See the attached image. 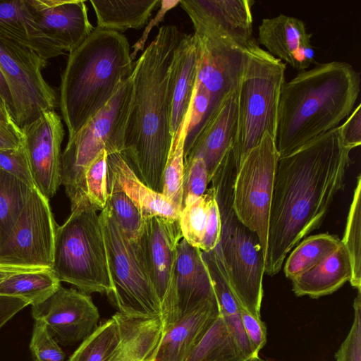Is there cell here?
<instances>
[{
	"mask_svg": "<svg viewBox=\"0 0 361 361\" xmlns=\"http://www.w3.org/2000/svg\"><path fill=\"white\" fill-rule=\"evenodd\" d=\"M200 49L194 35L183 34L169 68L171 126L175 137L190 107L197 78Z\"/></svg>",
	"mask_w": 361,
	"mask_h": 361,
	"instance_id": "603a6c76",
	"label": "cell"
},
{
	"mask_svg": "<svg viewBox=\"0 0 361 361\" xmlns=\"http://www.w3.org/2000/svg\"><path fill=\"white\" fill-rule=\"evenodd\" d=\"M219 314L216 298L178 319L163 334L153 361H185Z\"/></svg>",
	"mask_w": 361,
	"mask_h": 361,
	"instance_id": "7402d4cb",
	"label": "cell"
},
{
	"mask_svg": "<svg viewBox=\"0 0 361 361\" xmlns=\"http://www.w3.org/2000/svg\"><path fill=\"white\" fill-rule=\"evenodd\" d=\"M221 314L185 361H246Z\"/></svg>",
	"mask_w": 361,
	"mask_h": 361,
	"instance_id": "4dcf8cb0",
	"label": "cell"
},
{
	"mask_svg": "<svg viewBox=\"0 0 361 361\" xmlns=\"http://www.w3.org/2000/svg\"><path fill=\"white\" fill-rule=\"evenodd\" d=\"M1 240H2V237H1V228H0V245H1Z\"/></svg>",
	"mask_w": 361,
	"mask_h": 361,
	"instance_id": "11a10c76",
	"label": "cell"
},
{
	"mask_svg": "<svg viewBox=\"0 0 361 361\" xmlns=\"http://www.w3.org/2000/svg\"><path fill=\"white\" fill-rule=\"evenodd\" d=\"M279 158L274 138L266 133L260 142L240 162L233 186L235 213L244 225L257 235L264 262Z\"/></svg>",
	"mask_w": 361,
	"mask_h": 361,
	"instance_id": "30bf717a",
	"label": "cell"
},
{
	"mask_svg": "<svg viewBox=\"0 0 361 361\" xmlns=\"http://www.w3.org/2000/svg\"><path fill=\"white\" fill-rule=\"evenodd\" d=\"M238 168L232 147L210 181L221 221L219 240L213 250L241 307L260 318L264 257L257 235L240 221L233 209V186Z\"/></svg>",
	"mask_w": 361,
	"mask_h": 361,
	"instance_id": "5b68a950",
	"label": "cell"
},
{
	"mask_svg": "<svg viewBox=\"0 0 361 361\" xmlns=\"http://www.w3.org/2000/svg\"><path fill=\"white\" fill-rule=\"evenodd\" d=\"M350 149L340 126L278 159L264 273L281 269L291 250L322 224L344 185Z\"/></svg>",
	"mask_w": 361,
	"mask_h": 361,
	"instance_id": "6da1fadb",
	"label": "cell"
},
{
	"mask_svg": "<svg viewBox=\"0 0 361 361\" xmlns=\"http://www.w3.org/2000/svg\"><path fill=\"white\" fill-rule=\"evenodd\" d=\"M97 17V27L119 33L141 29L160 0H104L90 1Z\"/></svg>",
	"mask_w": 361,
	"mask_h": 361,
	"instance_id": "83f0119b",
	"label": "cell"
},
{
	"mask_svg": "<svg viewBox=\"0 0 361 361\" xmlns=\"http://www.w3.org/2000/svg\"><path fill=\"white\" fill-rule=\"evenodd\" d=\"M32 315L63 345L84 341L98 326L99 319V310L89 294L61 286L47 300L32 306Z\"/></svg>",
	"mask_w": 361,
	"mask_h": 361,
	"instance_id": "5bb4252c",
	"label": "cell"
},
{
	"mask_svg": "<svg viewBox=\"0 0 361 361\" xmlns=\"http://www.w3.org/2000/svg\"><path fill=\"white\" fill-rule=\"evenodd\" d=\"M23 143V130L15 123L0 119V151L18 147Z\"/></svg>",
	"mask_w": 361,
	"mask_h": 361,
	"instance_id": "c3c4849f",
	"label": "cell"
},
{
	"mask_svg": "<svg viewBox=\"0 0 361 361\" xmlns=\"http://www.w3.org/2000/svg\"><path fill=\"white\" fill-rule=\"evenodd\" d=\"M212 188V187H211ZM209 201L208 214L204 237L200 250L203 252L213 250L217 245L221 231V221L219 208L215 200L213 188Z\"/></svg>",
	"mask_w": 361,
	"mask_h": 361,
	"instance_id": "f6af8a7d",
	"label": "cell"
},
{
	"mask_svg": "<svg viewBox=\"0 0 361 361\" xmlns=\"http://www.w3.org/2000/svg\"><path fill=\"white\" fill-rule=\"evenodd\" d=\"M202 255L212 281L220 314L245 357L250 359L256 357L242 324L240 319L242 307L231 290L214 250L202 251Z\"/></svg>",
	"mask_w": 361,
	"mask_h": 361,
	"instance_id": "f1b7e54d",
	"label": "cell"
},
{
	"mask_svg": "<svg viewBox=\"0 0 361 361\" xmlns=\"http://www.w3.org/2000/svg\"><path fill=\"white\" fill-rule=\"evenodd\" d=\"M28 1L44 32L65 51L77 48L94 28L84 1Z\"/></svg>",
	"mask_w": 361,
	"mask_h": 361,
	"instance_id": "d6986e66",
	"label": "cell"
},
{
	"mask_svg": "<svg viewBox=\"0 0 361 361\" xmlns=\"http://www.w3.org/2000/svg\"><path fill=\"white\" fill-rule=\"evenodd\" d=\"M30 303L21 298L0 295V329Z\"/></svg>",
	"mask_w": 361,
	"mask_h": 361,
	"instance_id": "681fc988",
	"label": "cell"
},
{
	"mask_svg": "<svg viewBox=\"0 0 361 361\" xmlns=\"http://www.w3.org/2000/svg\"><path fill=\"white\" fill-rule=\"evenodd\" d=\"M360 91V73L343 61L317 64L285 82L274 137L279 157L339 126Z\"/></svg>",
	"mask_w": 361,
	"mask_h": 361,
	"instance_id": "3957f363",
	"label": "cell"
},
{
	"mask_svg": "<svg viewBox=\"0 0 361 361\" xmlns=\"http://www.w3.org/2000/svg\"><path fill=\"white\" fill-rule=\"evenodd\" d=\"M119 331V344L109 361H153L163 335L160 317H112Z\"/></svg>",
	"mask_w": 361,
	"mask_h": 361,
	"instance_id": "484cf974",
	"label": "cell"
},
{
	"mask_svg": "<svg viewBox=\"0 0 361 361\" xmlns=\"http://www.w3.org/2000/svg\"><path fill=\"white\" fill-rule=\"evenodd\" d=\"M350 259L353 287L361 289V176L357 178V184L348 214L343 237L341 240Z\"/></svg>",
	"mask_w": 361,
	"mask_h": 361,
	"instance_id": "d590c367",
	"label": "cell"
},
{
	"mask_svg": "<svg viewBox=\"0 0 361 361\" xmlns=\"http://www.w3.org/2000/svg\"><path fill=\"white\" fill-rule=\"evenodd\" d=\"M131 77L98 114L68 139L61 154V184L71 201V208L87 197L85 171L99 152L104 149L108 154L123 150L132 97Z\"/></svg>",
	"mask_w": 361,
	"mask_h": 361,
	"instance_id": "ba28073f",
	"label": "cell"
},
{
	"mask_svg": "<svg viewBox=\"0 0 361 361\" xmlns=\"http://www.w3.org/2000/svg\"><path fill=\"white\" fill-rule=\"evenodd\" d=\"M351 328L336 353V361H361V289L354 300Z\"/></svg>",
	"mask_w": 361,
	"mask_h": 361,
	"instance_id": "b9f144b4",
	"label": "cell"
},
{
	"mask_svg": "<svg viewBox=\"0 0 361 361\" xmlns=\"http://www.w3.org/2000/svg\"><path fill=\"white\" fill-rule=\"evenodd\" d=\"M31 190L22 180L0 169V228L2 240L21 213Z\"/></svg>",
	"mask_w": 361,
	"mask_h": 361,
	"instance_id": "e575fe53",
	"label": "cell"
},
{
	"mask_svg": "<svg viewBox=\"0 0 361 361\" xmlns=\"http://www.w3.org/2000/svg\"><path fill=\"white\" fill-rule=\"evenodd\" d=\"M190 111V105L173 140L163 175L162 194L180 211V212L182 209L184 147L187 135Z\"/></svg>",
	"mask_w": 361,
	"mask_h": 361,
	"instance_id": "d6a6232c",
	"label": "cell"
},
{
	"mask_svg": "<svg viewBox=\"0 0 361 361\" xmlns=\"http://www.w3.org/2000/svg\"><path fill=\"white\" fill-rule=\"evenodd\" d=\"M107 187L123 192L135 204L144 219L158 216L179 219L180 211L162 194L144 184L121 153L107 154Z\"/></svg>",
	"mask_w": 361,
	"mask_h": 361,
	"instance_id": "cb8c5ba5",
	"label": "cell"
},
{
	"mask_svg": "<svg viewBox=\"0 0 361 361\" xmlns=\"http://www.w3.org/2000/svg\"><path fill=\"white\" fill-rule=\"evenodd\" d=\"M0 119L7 121V122H13V121L11 118V116H10L8 111H7L6 106L0 97ZM14 123V122H13Z\"/></svg>",
	"mask_w": 361,
	"mask_h": 361,
	"instance_id": "f5cc1de1",
	"label": "cell"
},
{
	"mask_svg": "<svg viewBox=\"0 0 361 361\" xmlns=\"http://www.w3.org/2000/svg\"><path fill=\"white\" fill-rule=\"evenodd\" d=\"M341 240L329 233L310 235L300 241L286 259L283 271L292 279L326 258L340 245Z\"/></svg>",
	"mask_w": 361,
	"mask_h": 361,
	"instance_id": "1f68e13d",
	"label": "cell"
},
{
	"mask_svg": "<svg viewBox=\"0 0 361 361\" xmlns=\"http://www.w3.org/2000/svg\"><path fill=\"white\" fill-rule=\"evenodd\" d=\"M119 341L118 324L111 317L81 342L68 361H109Z\"/></svg>",
	"mask_w": 361,
	"mask_h": 361,
	"instance_id": "836d02e7",
	"label": "cell"
},
{
	"mask_svg": "<svg viewBox=\"0 0 361 361\" xmlns=\"http://www.w3.org/2000/svg\"><path fill=\"white\" fill-rule=\"evenodd\" d=\"M183 238L179 219L158 216L145 219L135 245L161 305L163 329L172 309L177 248Z\"/></svg>",
	"mask_w": 361,
	"mask_h": 361,
	"instance_id": "4fadbf2b",
	"label": "cell"
},
{
	"mask_svg": "<svg viewBox=\"0 0 361 361\" xmlns=\"http://www.w3.org/2000/svg\"><path fill=\"white\" fill-rule=\"evenodd\" d=\"M107 189L106 205L112 216L128 240L136 245L143 228L144 217L123 192L112 187Z\"/></svg>",
	"mask_w": 361,
	"mask_h": 361,
	"instance_id": "8d00e7d4",
	"label": "cell"
},
{
	"mask_svg": "<svg viewBox=\"0 0 361 361\" xmlns=\"http://www.w3.org/2000/svg\"><path fill=\"white\" fill-rule=\"evenodd\" d=\"M242 324L255 356L267 342V329L261 318H257L243 307L240 309Z\"/></svg>",
	"mask_w": 361,
	"mask_h": 361,
	"instance_id": "ee69618b",
	"label": "cell"
},
{
	"mask_svg": "<svg viewBox=\"0 0 361 361\" xmlns=\"http://www.w3.org/2000/svg\"><path fill=\"white\" fill-rule=\"evenodd\" d=\"M134 67L127 38L97 27L69 52L59 89L68 139L106 106L132 76Z\"/></svg>",
	"mask_w": 361,
	"mask_h": 361,
	"instance_id": "277c9868",
	"label": "cell"
},
{
	"mask_svg": "<svg viewBox=\"0 0 361 361\" xmlns=\"http://www.w3.org/2000/svg\"><path fill=\"white\" fill-rule=\"evenodd\" d=\"M212 188L195 200L185 204L179 216L180 230L184 238L191 245L200 249L204 234Z\"/></svg>",
	"mask_w": 361,
	"mask_h": 361,
	"instance_id": "74e56055",
	"label": "cell"
},
{
	"mask_svg": "<svg viewBox=\"0 0 361 361\" xmlns=\"http://www.w3.org/2000/svg\"><path fill=\"white\" fill-rule=\"evenodd\" d=\"M286 63L261 48L255 39L245 49L237 90L238 123L233 149L238 166L266 133L275 137Z\"/></svg>",
	"mask_w": 361,
	"mask_h": 361,
	"instance_id": "52a82bcc",
	"label": "cell"
},
{
	"mask_svg": "<svg viewBox=\"0 0 361 361\" xmlns=\"http://www.w3.org/2000/svg\"><path fill=\"white\" fill-rule=\"evenodd\" d=\"M0 169L18 178L31 189L35 188L23 143L18 147L0 151Z\"/></svg>",
	"mask_w": 361,
	"mask_h": 361,
	"instance_id": "7bdbcfd3",
	"label": "cell"
},
{
	"mask_svg": "<svg viewBox=\"0 0 361 361\" xmlns=\"http://www.w3.org/2000/svg\"><path fill=\"white\" fill-rule=\"evenodd\" d=\"M341 136L344 145L350 149L361 144V105L359 104L340 126Z\"/></svg>",
	"mask_w": 361,
	"mask_h": 361,
	"instance_id": "bcb514c9",
	"label": "cell"
},
{
	"mask_svg": "<svg viewBox=\"0 0 361 361\" xmlns=\"http://www.w3.org/2000/svg\"><path fill=\"white\" fill-rule=\"evenodd\" d=\"M0 35L30 48L47 60L66 52L44 32L28 0L0 1Z\"/></svg>",
	"mask_w": 361,
	"mask_h": 361,
	"instance_id": "d4e9b609",
	"label": "cell"
},
{
	"mask_svg": "<svg viewBox=\"0 0 361 361\" xmlns=\"http://www.w3.org/2000/svg\"><path fill=\"white\" fill-rule=\"evenodd\" d=\"M47 64L34 50L0 35V68L12 94L13 121L21 130L56 106V92L42 75Z\"/></svg>",
	"mask_w": 361,
	"mask_h": 361,
	"instance_id": "8fae6325",
	"label": "cell"
},
{
	"mask_svg": "<svg viewBox=\"0 0 361 361\" xmlns=\"http://www.w3.org/2000/svg\"><path fill=\"white\" fill-rule=\"evenodd\" d=\"M99 216L113 287L108 297L122 314L161 317L159 300L135 245L122 231L106 204Z\"/></svg>",
	"mask_w": 361,
	"mask_h": 361,
	"instance_id": "9c48e42d",
	"label": "cell"
},
{
	"mask_svg": "<svg viewBox=\"0 0 361 361\" xmlns=\"http://www.w3.org/2000/svg\"><path fill=\"white\" fill-rule=\"evenodd\" d=\"M107 152L102 150L85 171L87 197L98 210L103 209L108 200Z\"/></svg>",
	"mask_w": 361,
	"mask_h": 361,
	"instance_id": "f35d334b",
	"label": "cell"
},
{
	"mask_svg": "<svg viewBox=\"0 0 361 361\" xmlns=\"http://www.w3.org/2000/svg\"><path fill=\"white\" fill-rule=\"evenodd\" d=\"M237 90L226 97L184 152V161L195 157L203 159L209 181L233 145L238 123Z\"/></svg>",
	"mask_w": 361,
	"mask_h": 361,
	"instance_id": "44dd1931",
	"label": "cell"
},
{
	"mask_svg": "<svg viewBox=\"0 0 361 361\" xmlns=\"http://www.w3.org/2000/svg\"><path fill=\"white\" fill-rule=\"evenodd\" d=\"M179 4L180 0L161 1V6L156 16L148 23V25L145 27L141 37L133 46V51L130 54V57L133 61L135 59L138 51H142L144 49L145 42L152 27L154 26H157L161 22H162L166 13Z\"/></svg>",
	"mask_w": 361,
	"mask_h": 361,
	"instance_id": "7dc6e473",
	"label": "cell"
},
{
	"mask_svg": "<svg viewBox=\"0 0 361 361\" xmlns=\"http://www.w3.org/2000/svg\"><path fill=\"white\" fill-rule=\"evenodd\" d=\"M209 183L207 169L202 159L195 157L185 160L182 181V208L202 196Z\"/></svg>",
	"mask_w": 361,
	"mask_h": 361,
	"instance_id": "ab89813d",
	"label": "cell"
},
{
	"mask_svg": "<svg viewBox=\"0 0 361 361\" xmlns=\"http://www.w3.org/2000/svg\"><path fill=\"white\" fill-rule=\"evenodd\" d=\"M214 298L212 281L202 250L182 238L177 248L172 309L163 334L192 309Z\"/></svg>",
	"mask_w": 361,
	"mask_h": 361,
	"instance_id": "ac0fdd59",
	"label": "cell"
},
{
	"mask_svg": "<svg viewBox=\"0 0 361 361\" xmlns=\"http://www.w3.org/2000/svg\"><path fill=\"white\" fill-rule=\"evenodd\" d=\"M0 97L4 102L12 120L14 117V104L10 87L4 74L0 68ZM14 122V121H13Z\"/></svg>",
	"mask_w": 361,
	"mask_h": 361,
	"instance_id": "f907efd6",
	"label": "cell"
},
{
	"mask_svg": "<svg viewBox=\"0 0 361 361\" xmlns=\"http://www.w3.org/2000/svg\"><path fill=\"white\" fill-rule=\"evenodd\" d=\"M311 37L302 20L284 14L262 19L258 27L267 51L300 72L316 63Z\"/></svg>",
	"mask_w": 361,
	"mask_h": 361,
	"instance_id": "ffe728a7",
	"label": "cell"
},
{
	"mask_svg": "<svg viewBox=\"0 0 361 361\" xmlns=\"http://www.w3.org/2000/svg\"><path fill=\"white\" fill-rule=\"evenodd\" d=\"M22 130L35 187L49 200L61 184V118L54 110L46 111Z\"/></svg>",
	"mask_w": 361,
	"mask_h": 361,
	"instance_id": "9a60e30c",
	"label": "cell"
},
{
	"mask_svg": "<svg viewBox=\"0 0 361 361\" xmlns=\"http://www.w3.org/2000/svg\"><path fill=\"white\" fill-rule=\"evenodd\" d=\"M246 361H267V360H262L259 356H257V357H251V358L247 360Z\"/></svg>",
	"mask_w": 361,
	"mask_h": 361,
	"instance_id": "db71d44e",
	"label": "cell"
},
{
	"mask_svg": "<svg viewBox=\"0 0 361 361\" xmlns=\"http://www.w3.org/2000/svg\"><path fill=\"white\" fill-rule=\"evenodd\" d=\"M60 282L51 268L18 273L0 283V295L19 298L34 306L51 296Z\"/></svg>",
	"mask_w": 361,
	"mask_h": 361,
	"instance_id": "f546056e",
	"label": "cell"
},
{
	"mask_svg": "<svg viewBox=\"0 0 361 361\" xmlns=\"http://www.w3.org/2000/svg\"><path fill=\"white\" fill-rule=\"evenodd\" d=\"M56 228L51 270L87 294L113 290L98 209L87 197Z\"/></svg>",
	"mask_w": 361,
	"mask_h": 361,
	"instance_id": "8992f818",
	"label": "cell"
},
{
	"mask_svg": "<svg viewBox=\"0 0 361 361\" xmlns=\"http://www.w3.org/2000/svg\"><path fill=\"white\" fill-rule=\"evenodd\" d=\"M182 33L163 25L135 62L126 121L123 159L137 177L162 193L164 171L173 142L169 68Z\"/></svg>",
	"mask_w": 361,
	"mask_h": 361,
	"instance_id": "7a4b0ae2",
	"label": "cell"
},
{
	"mask_svg": "<svg viewBox=\"0 0 361 361\" xmlns=\"http://www.w3.org/2000/svg\"><path fill=\"white\" fill-rule=\"evenodd\" d=\"M351 277L350 256L341 241L338 247L326 258L291 279L293 291L297 296L318 298L336 291Z\"/></svg>",
	"mask_w": 361,
	"mask_h": 361,
	"instance_id": "4316f807",
	"label": "cell"
},
{
	"mask_svg": "<svg viewBox=\"0 0 361 361\" xmlns=\"http://www.w3.org/2000/svg\"><path fill=\"white\" fill-rule=\"evenodd\" d=\"M194 35L200 49L197 81L221 103L238 87L245 48L207 32H195Z\"/></svg>",
	"mask_w": 361,
	"mask_h": 361,
	"instance_id": "e0dca14e",
	"label": "cell"
},
{
	"mask_svg": "<svg viewBox=\"0 0 361 361\" xmlns=\"http://www.w3.org/2000/svg\"><path fill=\"white\" fill-rule=\"evenodd\" d=\"M252 0H180L195 32L213 34L242 48L252 38Z\"/></svg>",
	"mask_w": 361,
	"mask_h": 361,
	"instance_id": "2e32d148",
	"label": "cell"
},
{
	"mask_svg": "<svg viewBox=\"0 0 361 361\" xmlns=\"http://www.w3.org/2000/svg\"><path fill=\"white\" fill-rule=\"evenodd\" d=\"M45 269V268H44ZM42 269V268L22 267L0 264V283L15 274Z\"/></svg>",
	"mask_w": 361,
	"mask_h": 361,
	"instance_id": "816d5d0a",
	"label": "cell"
},
{
	"mask_svg": "<svg viewBox=\"0 0 361 361\" xmlns=\"http://www.w3.org/2000/svg\"><path fill=\"white\" fill-rule=\"evenodd\" d=\"M30 349L34 361H65L64 352L42 321L35 320Z\"/></svg>",
	"mask_w": 361,
	"mask_h": 361,
	"instance_id": "60d3db41",
	"label": "cell"
},
{
	"mask_svg": "<svg viewBox=\"0 0 361 361\" xmlns=\"http://www.w3.org/2000/svg\"><path fill=\"white\" fill-rule=\"evenodd\" d=\"M55 222L49 200L35 188L0 245V264L32 268H51Z\"/></svg>",
	"mask_w": 361,
	"mask_h": 361,
	"instance_id": "7c38bea8",
	"label": "cell"
}]
</instances>
